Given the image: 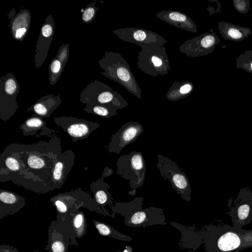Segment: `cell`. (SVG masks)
<instances>
[{"mask_svg": "<svg viewBox=\"0 0 252 252\" xmlns=\"http://www.w3.org/2000/svg\"><path fill=\"white\" fill-rule=\"evenodd\" d=\"M22 174L18 186L38 194L50 192L49 182L57 156L62 153L60 137L53 134L48 141L19 144Z\"/></svg>", "mask_w": 252, "mask_h": 252, "instance_id": "cell-1", "label": "cell"}, {"mask_svg": "<svg viewBox=\"0 0 252 252\" xmlns=\"http://www.w3.org/2000/svg\"><path fill=\"white\" fill-rule=\"evenodd\" d=\"M201 230L204 252H239L252 247V230L228 224L206 225Z\"/></svg>", "mask_w": 252, "mask_h": 252, "instance_id": "cell-2", "label": "cell"}, {"mask_svg": "<svg viewBox=\"0 0 252 252\" xmlns=\"http://www.w3.org/2000/svg\"><path fill=\"white\" fill-rule=\"evenodd\" d=\"M143 200L144 198L140 196L128 202H115V205L109 207L112 218H115L116 214H120L124 218V224L132 227L167 224L163 210L153 206L143 208Z\"/></svg>", "mask_w": 252, "mask_h": 252, "instance_id": "cell-3", "label": "cell"}, {"mask_svg": "<svg viewBox=\"0 0 252 252\" xmlns=\"http://www.w3.org/2000/svg\"><path fill=\"white\" fill-rule=\"evenodd\" d=\"M98 63L103 70L100 72L102 75L118 83L137 98H141V90L128 63L120 54L106 51Z\"/></svg>", "mask_w": 252, "mask_h": 252, "instance_id": "cell-4", "label": "cell"}, {"mask_svg": "<svg viewBox=\"0 0 252 252\" xmlns=\"http://www.w3.org/2000/svg\"><path fill=\"white\" fill-rule=\"evenodd\" d=\"M50 200L56 209V220L59 223H64L72 212L81 207L105 216L91 195L80 188L69 192L57 194L51 197Z\"/></svg>", "mask_w": 252, "mask_h": 252, "instance_id": "cell-5", "label": "cell"}, {"mask_svg": "<svg viewBox=\"0 0 252 252\" xmlns=\"http://www.w3.org/2000/svg\"><path fill=\"white\" fill-rule=\"evenodd\" d=\"M80 101L87 105H103L117 110L128 106L121 94L97 80L91 82L82 91Z\"/></svg>", "mask_w": 252, "mask_h": 252, "instance_id": "cell-6", "label": "cell"}, {"mask_svg": "<svg viewBox=\"0 0 252 252\" xmlns=\"http://www.w3.org/2000/svg\"><path fill=\"white\" fill-rule=\"evenodd\" d=\"M116 165L117 174L129 181L131 190L129 194L134 195L136 189L143 186L145 179L146 168L142 154L132 151L128 154L121 156Z\"/></svg>", "mask_w": 252, "mask_h": 252, "instance_id": "cell-7", "label": "cell"}, {"mask_svg": "<svg viewBox=\"0 0 252 252\" xmlns=\"http://www.w3.org/2000/svg\"><path fill=\"white\" fill-rule=\"evenodd\" d=\"M137 59V68L150 76H165L171 71L164 46L142 47Z\"/></svg>", "mask_w": 252, "mask_h": 252, "instance_id": "cell-8", "label": "cell"}, {"mask_svg": "<svg viewBox=\"0 0 252 252\" xmlns=\"http://www.w3.org/2000/svg\"><path fill=\"white\" fill-rule=\"evenodd\" d=\"M156 165L161 176L168 181L171 188L182 199L187 202L191 200V187L187 175L177 163L161 154L157 156Z\"/></svg>", "mask_w": 252, "mask_h": 252, "instance_id": "cell-9", "label": "cell"}, {"mask_svg": "<svg viewBox=\"0 0 252 252\" xmlns=\"http://www.w3.org/2000/svg\"><path fill=\"white\" fill-rule=\"evenodd\" d=\"M227 205L233 226L242 228L252 222V191L249 187L241 189L235 199L228 200Z\"/></svg>", "mask_w": 252, "mask_h": 252, "instance_id": "cell-10", "label": "cell"}, {"mask_svg": "<svg viewBox=\"0 0 252 252\" xmlns=\"http://www.w3.org/2000/svg\"><path fill=\"white\" fill-rule=\"evenodd\" d=\"M20 86L14 75L7 72L0 79V118L6 121L16 113L19 106L16 101Z\"/></svg>", "mask_w": 252, "mask_h": 252, "instance_id": "cell-11", "label": "cell"}, {"mask_svg": "<svg viewBox=\"0 0 252 252\" xmlns=\"http://www.w3.org/2000/svg\"><path fill=\"white\" fill-rule=\"evenodd\" d=\"M19 143H11L0 155V182L11 181L18 185L22 174Z\"/></svg>", "mask_w": 252, "mask_h": 252, "instance_id": "cell-12", "label": "cell"}, {"mask_svg": "<svg viewBox=\"0 0 252 252\" xmlns=\"http://www.w3.org/2000/svg\"><path fill=\"white\" fill-rule=\"evenodd\" d=\"M220 39L212 29L190 39L179 47V51L189 57L206 56L212 53L220 43Z\"/></svg>", "mask_w": 252, "mask_h": 252, "instance_id": "cell-13", "label": "cell"}, {"mask_svg": "<svg viewBox=\"0 0 252 252\" xmlns=\"http://www.w3.org/2000/svg\"><path fill=\"white\" fill-rule=\"evenodd\" d=\"M54 122L67 133L74 142L88 138L100 126L98 123L72 116L55 117Z\"/></svg>", "mask_w": 252, "mask_h": 252, "instance_id": "cell-14", "label": "cell"}, {"mask_svg": "<svg viewBox=\"0 0 252 252\" xmlns=\"http://www.w3.org/2000/svg\"><path fill=\"white\" fill-rule=\"evenodd\" d=\"M112 32L120 39L137 45L141 48L164 46L167 43V40L157 33L139 28H123Z\"/></svg>", "mask_w": 252, "mask_h": 252, "instance_id": "cell-15", "label": "cell"}, {"mask_svg": "<svg viewBox=\"0 0 252 252\" xmlns=\"http://www.w3.org/2000/svg\"><path fill=\"white\" fill-rule=\"evenodd\" d=\"M144 131L142 125L138 122L130 121L124 124L111 138L106 147L109 153L119 155L127 145L135 141Z\"/></svg>", "mask_w": 252, "mask_h": 252, "instance_id": "cell-16", "label": "cell"}, {"mask_svg": "<svg viewBox=\"0 0 252 252\" xmlns=\"http://www.w3.org/2000/svg\"><path fill=\"white\" fill-rule=\"evenodd\" d=\"M75 157L72 150H67L57 156L49 182L50 192L62 188L72 168Z\"/></svg>", "mask_w": 252, "mask_h": 252, "instance_id": "cell-17", "label": "cell"}, {"mask_svg": "<svg viewBox=\"0 0 252 252\" xmlns=\"http://www.w3.org/2000/svg\"><path fill=\"white\" fill-rule=\"evenodd\" d=\"M69 228L64 223L53 220L48 229L47 244L45 250L48 252H68L70 245Z\"/></svg>", "mask_w": 252, "mask_h": 252, "instance_id": "cell-18", "label": "cell"}, {"mask_svg": "<svg viewBox=\"0 0 252 252\" xmlns=\"http://www.w3.org/2000/svg\"><path fill=\"white\" fill-rule=\"evenodd\" d=\"M55 31V24L52 14L49 15L42 25L36 44L34 63L37 69L44 63L48 55Z\"/></svg>", "mask_w": 252, "mask_h": 252, "instance_id": "cell-19", "label": "cell"}, {"mask_svg": "<svg viewBox=\"0 0 252 252\" xmlns=\"http://www.w3.org/2000/svg\"><path fill=\"white\" fill-rule=\"evenodd\" d=\"M9 26L14 39L23 41L29 30L32 15L29 10L21 9L18 12L13 8L7 14Z\"/></svg>", "mask_w": 252, "mask_h": 252, "instance_id": "cell-20", "label": "cell"}, {"mask_svg": "<svg viewBox=\"0 0 252 252\" xmlns=\"http://www.w3.org/2000/svg\"><path fill=\"white\" fill-rule=\"evenodd\" d=\"M105 177H106L102 174L100 179L91 183L90 189L94 201L102 210L105 216L112 217V214L105 208L107 205L110 207L114 205L113 198L108 190L110 187L107 183L104 182Z\"/></svg>", "mask_w": 252, "mask_h": 252, "instance_id": "cell-21", "label": "cell"}, {"mask_svg": "<svg viewBox=\"0 0 252 252\" xmlns=\"http://www.w3.org/2000/svg\"><path fill=\"white\" fill-rule=\"evenodd\" d=\"M26 205L25 199L16 192L0 189V219L12 215Z\"/></svg>", "mask_w": 252, "mask_h": 252, "instance_id": "cell-22", "label": "cell"}, {"mask_svg": "<svg viewBox=\"0 0 252 252\" xmlns=\"http://www.w3.org/2000/svg\"><path fill=\"white\" fill-rule=\"evenodd\" d=\"M156 17L176 28L195 33L197 32L195 22L183 12L175 10H163L158 12Z\"/></svg>", "mask_w": 252, "mask_h": 252, "instance_id": "cell-23", "label": "cell"}, {"mask_svg": "<svg viewBox=\"0 0 252 252\" xmlns=\"http://www.w3.org/2000/svg\"><path fill=\"white\" fill-rule=\"evenodd\" d=\"M62 103L60 95L48 94L39 98L27 112L42 118L49 117Z\"/></svg>", "mask_w": 252, "mask_h": 252, "instance_id": "cell-24", "label": "cell"}, {"mask_svg": "<svg viewBox=\"0 0 252 252\" xmlns=\"http://www.w3.org/2000/svg\"><path fill=\"white\" fill-rule=\"evenodd\" d=\"M170 224L178 229L181 233L179 242L180 248L192 249L195 251L203 244L201 230H198L194 226L187 227L174 221L171 222Z\"/></svg>", "mask_w": 252, "mask_h": 252, "instance_id": "cell-25", "label": "cell"}, {"mask_svg": "<svg viewBox=\"0 0 252 252\" xmlns=\"http://www.w3.org/2000/svg\"><path fill=\"white\" fill-rule=\"evenodd\" d=\"M70 229L71 234L70 245L77 246L76 238L80 239L87 232V223L84 213L77 209L72 212L69 219L64 223Z\"/></svg>", "mask_w": 252, "mask_h": 252, "instance_id": "cell-26", "label": "cell"}, {"mask_svg": "<svg viewBox=\"0 0 252 252\" xmlns=\"http://www.w3.org/2000/svg\"><path fill=\"white\" fill-rule=\"evenodd\" d=\"M218 27L219 32L225 39L235 42L244 40L252 32L249 28L223 21L219 22Z\"/></svg>", "mask_w": 252, "mask_h": 252, "instance_id": "cell-27", "label": "cell"}, {"mask_svg": "<svg viewBox=\"0 0 252 252\" xmlns=\"http://www.w3.org/2000/svg\"><path fill=\"white\" fill-rule=\"evenodd\" d=\"M47 123L43 118L32 115L27 119L20 126L24 136H37V133L41 130L43 136H51L55 131L46 126Z\"/></svg>", "mask_w": 252, "mask_h": 252, "instance_id": "cell-28", "label": "cell"}, {"mask_svg": "<svg viewBox=\"0 0 252 252\" xmlns=\"http://www.w3.org/2000/svg\"><path fill=\"white\" fill-rule=\"evenodd\" d=\"M194 86L189 81L174 82L165 94L167 99L177 101L189 95L193 92Z\"/></svg>", "mask_w": 252, "mask_h": 252, "instance_id": "cell-29", "label": "cell"}, {"mask_svg": "<svg viewBox=\"0 0 252 252\" xmlns=\"http://www.w3.org/2000/svg\"><path fill=\"white\" fill-rule=\"evenodd\" d=\"M93 222L96 229L101 235L112 237L121 241H131L132 240L130 237L121 233L107 223L94 220H93Z\"/></svg>", "mask_w": 252, "mask_h": 252, "instance_id": "cell-30", "label": "cell"}, {"mask_svg": "<svg viewBox=\"0 0 252 252\" xmlns=\"http://www.w3.org/2000/svg\"><path fill=\"white\" fill-rule=\"evenodd\" d=\"M83 111L90 114L103 118H110L116 115L117 110L103 105H86Z\"/></svg>", "mask_w": 252, "mask_h": 252, "instance_id": "cell-31", "label": "cell"}, {"mask_svg": "<svg viewBox=\"0 0 252 252\" xmlns=\"http://www.w3.org/2000/svg\"><path fill=\"white\" fill-rule=\"evenodd\" d=\"M64 68V67L57 56L52 60L48 67L49 82L51 85L55 84L60 79Z\"/></svg>", "mask_w": 252, "mask_h": 252, "instance_id": "cell-32", "label": "cell"}, {"mask_svg": "<svg viewBox=\"0 0 252 252\" xmlns=\"http://www.w3.org/2000/svg\"><path fill=\"white\" fill-rule=\"evenodd\" d=\"M236 68L252 73V50H247L236 59Z\"/></svg>", "mask_w": 252, "mask_h": 252, "instance_id": "cell-33", "label": "cell"}, {"mask_svg": "<svg viewBox=\"0 0 252 252\" xmlns=\"http://www.w3.org/2000/svg\"><path fill=\"white\" fill-rule=\"evenodd\" d=\"M95 3L96 0H94L81 10L82 20L84 24L89 23L95 18L96 12L99 10L98 7L95 6Z\"/></svg>", "mask_w": 252, "mask_h": 252, "instance_id": "cell-34", "label": "cell"}, {"mask_svg": "<svg viewBox=\"0 0 252 252\" xmlns=\"http://www.w3.org/2000/svg\"><path fill=\"white\" fill-rule=\"evenodd\" d=\"M56 56L65 67L69 57V44L66 43L61 45L59 47Z\"/></svg>", "mask_w": 252, "mask_h": 252, "instance_id": "cell-35", "label": "cell"}, {"mask_svg": "<svg viewBox=\"0 0 252 252\" xmlns=\"http://www.w3.org/2000/svg\"><path fill=\"white\" fill-rule=\"evenodd\" d=\"M232 2L234 7L237 12L242 14L248 12L250 6L249 0H233Z\"/></svg>", "mask_w": 252, "mask_h": 252, "instance_id": "cell-36", "label": "cell"}, {"mask_svg": "<svg viewBox=\"0 0 252 252\" xmlns=\"http://www.w3.org/2000/svg\"><path fill=\"white\" fill-rule=\"evenodd\" d=\"M0 252H19L18 250L9 245L2 244L0 245Z\"/></svg>", "mask_w": 252, "mask_h": 252, "instance_id": "cell-37", "label": "cell"}, {"mask_svg": "<svg viewBox=\"0 0 252 252\" xmlns=\"http://www.w3.org/2000/svg\"><path fill=\"white\" fill-rule=\"evenodd\" d=\"M113 173V170L109 167H106L102 173L106 177L110 176Z\"/></svg>", "mask_w": 252, "mask_h": 252, "instance_id": "cell-38", "label": "cell"}, {"mask_svg": "<svg viewBox=\"0 0 252 252\" xmlns=\"http://www.w3.org/2000/svg\"><path fill=\"white\" fill-rule=\"evenodd\" d=\"M114 252H132V248L130 246H126V248L124 251H117Z\"/></svg>", "mask_w": 252, "mask_h": 252, "instance_id": "cell-39", "label": "cell"}, {"mask_svg": "<svg viewBox=\"0 0 252 252\" xmlns=\"http://www.w3.org/2000/svg\"><path fill=\"white\" fill-rule=\"evenodd\" d=\"M32 252H39L37 250H35L34 251H33Z\"/></svg>", "mask_w": 252, "mask_h": 252, "instance_id": "cell-40", "label": "cell"}]
</instances>
